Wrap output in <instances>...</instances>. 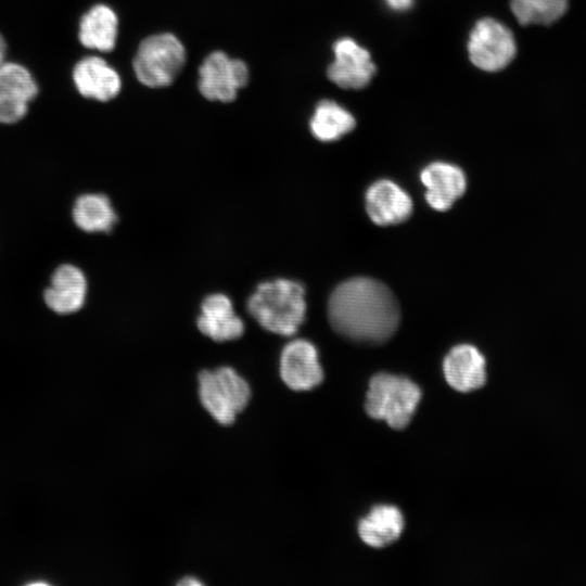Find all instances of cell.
Listing matches in <instances>:
<instances>
[{
    "label": "cell",
    "mask_w": 586,
    "mask_h": 586,
    "mask_svg": "<svg viewBox=\"0 0 586 586\" xmlns=\"http://www.w3.org/2000/svg\"><path fill=\"white\" fill-rule=\"evenodd\" d=\"M328 316L339 334L356 342L378 344L387 341L397 330L399 306L385 284L357 277L333 290Z\"/></svg>",
    "instance_id": "1"
},
{
    "label": "cell",
    "mask_w": 586,
    "mask_h": 586,
    "mask_svg": "<svg viewBox=\"0 0 586 586\" xmlns=\"http://www.w3.org/2000/svg\"><path fill=\"white\" fill-rule=\"evenodd\" d=\"M249 314L265 330L290 336L305 319V290L296 281L275 279L259 283L246 303Z\"/></svg>",
    "instance_id": "2"
},
{
    "label": "cell",
    "mask_w": 586,
    "mask_h": 586,
    "mask_svg": "<svg viewBox=\"0 0 586 586\" xmlns=\"http://www.w3.org/2000/svg\"><path fill=\"white\" fill-rule=\"evenodd\" d=\"M421 395L419 386L408 378L379 373L370 380L365 408L372 419L402 430L410 423Z\"/></svg>",
    "instance_id": "3"
},
{
    "label": "cell",
    "mask_w": 586,
    "mask_h": 586,
    "mask_svg": "<svg viewBox=\"0 0 586 586\" xmlns=\"http://www.w3.org/2000/svg\"><path fill=\"white\" fill-rule=\"evenodd\" d=\"M186 61L184 47L173 34L153 35L140 43L133 58L137 79L144 86H169Z\"/></svg>",
    "instance_id": "4"
},
{
    "label": "cell",
    "mask_w": 586,
    "mask_h": 586,
    "mask_svg": "<svg viewBox=\"0 0 586 586\" xmlns=\"http://www.w3.org/2000/svg\"><path fill=\"white\" fill-rule=\"evenodd\" d=\"M517 46L510 29L494 18L480 20L468 42L471 62L486 72L506 67L514 58Z\"/></svg>",
    "instance_id": "5"
},
{
    "label": "cell",
    "mask_w": 586,
    "mask_h": 586,
    "mask_svg": "<svg viewBox=\"0 0 586 586\" xmlns=\"http://www.w3.org/2000/svg\"><path fill=\"white\" fill-rule=\"evenodd\" d=\"M199 89L212 101L231 102L249 81L246 64L221 51L208 54L199 69Z\"/></svg>",
    "instance_id": "6"
},
{
    "label": "cell",
    "mask_w": 586,
    "mask_h": 586,
    "mask_svg": "<svg viewBox=\"0 0 586 586\" xmlns=\"http://www.w3.org/2000/svg\"><path fill=\"white\" fill-rule=\"evenodd\" d=\"M279 372L283 383L297 392L310 391L323 380L318 351L311 342L304 339H295L284 345L280 355Z\"/></svg>",
    "instance_id": "7"
},
{
    "label": "cell",
    "mask_w": 586,
    "mask_h": 586,
    "mask_svg": "<svg viewBox=\"0 0 586 586\" xmlns=\"http://www.w3.org/2000/svg\"><path fill=\"white\" fill-rule=\"evenodd\" d=\"M39 89L30 72L14 62L0 65V124L21 120Z\"/></svg>",
    "instance_id": "8"
},
{
    "label": "cell",
    "mask_w": 586,
    "mask_h": 586,
    "mask_svg": "<svg viewBox=\"0 0 586 586\" xmlns=\"http://www.w3.org/2000/svg\"><path fill=\"white\" fill-rule=\"evenodd\" d=\"M334 61L328 67L331 81L345 89L367 86L375 73L370 53L351 38H341L333 44Z\"/></svg>",
    "instance_id": "9"
},
{
    "label": "cell",
    "mask_w": 586,
    "mask_h": 586,
    "mask_svg": "<svg viewBox=\"0 0 586 586\" xmlns=\"http://www.w3.org/2000/svg\"><path fill=\"white\" fill-rule=\"evenodd\" d=\"M73 81L78 92L89 99L109 101L120 91L118 73L100 56H86L73 69Z\"/></svg>",
    "instance_id": "10"
},
{
    "label": "cell",
    "mask_w": 586,
    "mask_h": 586,
    "mask_svg": "<svg viewBox=\"0 0 586 586\" xmlns=\"http://www.w3.org/2000/svg\"><path fill=\"white\" fill-rule=\"evenodd\" d=\"M366 208L379 226L405 221L412 212V201L400 187L390 180H379L367 190Z\"/></svg>",
    "instance_id": "11"
},
{
    "label": "cell",
    "mask_w": 586,
    "mask_h": 586,
    "mask_svg": "<svg viewBox=\"0 0 586 586\" xmlns=\"http://www.w3.org/2000/svg\"><path fill=\"white\" fill-rule=\"evenodd\" d=\"M443 369L447 383L458 392L475 391L486 382L485 358L470 344L451 348L444 359Z\"/></svg>",
    "instance_id": "12"
},
{
    "label": "cell",
    "mask_w": 586,
    "mask_h": 586,
    "mask_svg": "<svg viewBox=\"0 0 586 586\" xmlns=\"http://www.w3.org/2000/svg\"><path fill=\"white\" fill-rule=\"evenodd\" d=\"M196 326L204 335L216 342L235 340L244 332V323L234 313L231 300L221 293L205 297Z\"/></svg>",
    "instance_id": "13"
},
{
    "label": "cell",
    "mask_w": 586,
    "mask_h": 586,
    "mask_svg": "<svg viewBox=\"0 0 586 586\" xmlns=\"http://www.w3.org/2000/svg\"><path fill=\"white\" fill-rule=\"evenodd\" d=\"M87 280L76 266L64 264L55 269L50 286L44 291V301L56 314L67 315L78 311L85 304Z\"/></svg>",
    "instance_id": "14"
},
{
    "label": "cell",
    "mask_w": 586,
    "mask_h": 586,
    "mask_svg": "<svg viewBox=\"0 0 586 586\" xmlns=\"http://www.w3.org/2000/svg\"><path fill=\"white\" fill-rule=\"evenodd\" d=\"M421 181L426 188L425 199L436 211H447L466 191L463 171L451 164L435 162L421 173Z\"/></svg>",
    "instance_id": "15"
},
{
    "label": "cell",
    "mask_w": 586,
    "mask_h": 586,
    "mask_svg": "<svg viewBox=\"0 0 586 586\" xmlns=\"http://www.w3.org/2000/svg\"><path fill=\"white\" fill-rule=\"evenodd\" d=\"M117 29L115 12L105 4H97L80 18L79 41L86 48L109 52L115 47Z\"/></svg>",
    "instance_id": "16"
},
{
    "label": "cell",
    "mask_w": 586,
    "mask_h": 586,
    "mask_svg": "<svg viewBox=\"0 0 586 586\" xmlns=\"http://www.w3.org/2000/svg\"><path fill=\"white\" fill-rule=\"evenodd\" d=\"M404 530L402 512L393 506H377L358 524L361 540L373 548L396 542Z\"/></svg>",
    "instance_id": "17"
},
{
    "label": "cell",
    "mask_w": 586,
    "mask_h": 586,
    "mask_svg": "<svg viewBox=\"0 0 586 586\" xmlns=\"http://www.w3.org/2000/svg\"><path fill=\"white\" fill-rule=\"evenodd\" d=\"M73 219L86 232H107L115 225V211L104 194H82L75 201Z\"/></svg>",
    "instance_id": "18"
},
{
    "label": "cell",
    "mask_w": 586,
    "mask_h": 586,
    "mask_svg": "<svg viewBox=\"0 0 586 586\" xmlns=\"http://www.w3.org/2000/svg\"><path fill=\"white\" fill-rule=\"evenodd\" d=\"M354 116L343 106L331 100L318 103L309 126L311 133L323 142L335 141L355 127Z\"/></svg>",
    "instance_id": "19"
},
{
    "label": "cell",
    "mask_w": 586,
    "mask_h": 586,
    "mask_svg": "<svg viewBox=\"0 0 586 586\" xmlns=\"http://www.w3.org/2000/svg\"><path fill=\"white\" fill-rule=\"evenodd\" d=\"M199 397L215 421L222 425H229L234 421L237 412L220 388L214 371L203 370L199 374Z\"/></svg>",
    "instance_id": "20"
},
{
    "label": "cell",
    "mask_w": 586,
    "mask_h": 586,
    "mask_svg": "<svg viewBox=\"0 0 586 586\" xmlns=\"http://www.w3.org/2000/svg\"><path fill=\"white\" fill-rule=\"evenodd\" d=\"M569 0H511V10L522 25H550L566 11Z\"/></svg>",
    "instance_id": "21"
},
{
    "label": "cell",
    "mask_w": 586,
    "mask_h": 586,
    "mask_svg": "<svg viewBox=\"0 0 586 586\" xmlns=\"http://www.w3.org/2000/svg\"><path fill=\"white\" fill-rule=\"evenodd\" d=\"M213 371L234 411L241 412L251 398V387L246 380L231 367H220Z\"/></svg>",
    "instance_id": "22"
},
{
    "label": "cell",
    "mask_w": 586,
    "mask_h": 586,
    "mask_svg": "<svg viewBox=\"0 0 586 586\" xmlns=\"http://www.w3.org/2000/svg\"><path fill=\"white\" fill-rule=\"evenodd\" d=\"M415 0H384L385 4L395 12H405L409 10Z\"/></svg>",
    "instance_id": "23"
},
{
    "label": "cell",
    "mask_w": 586,
    "mask_h": 586,
    "mask_svg": "<svg viewBox=\"0 0 586 586\" xmlns=\"http://www.w3.org/2000/svg\"><path fill=\"white\" fill-rule=\"evenodd\" d=\"M180 586H201L203 583L194 576H186L178 582Z\"/></svg>",
    "instance_id": "24"
},
{
    "label": "cell",
    "mask_w": 586,
    "mask_h": 586,
    "mask_svg": "<svg viewBox=\"0 0 586 586\" xmlns=\"http://www.w3.org/2000/svg\"><path fill=\"white\" fill-rule=\"evenodd\" d=\"M7 43L3 36L0 34V65L5 62Z\"/></svg>",
    "instance_id": "25"
}]
</instances>
